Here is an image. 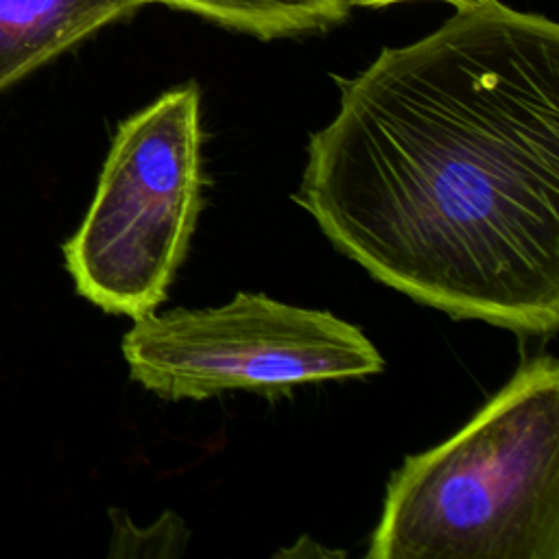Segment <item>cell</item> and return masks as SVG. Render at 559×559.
Returning a JSON list of instances; mask_svg holds the SVG:
<instances>
[{
  "instance_id": "cell-1",
  "label": "cell",
  "mask_w": 559,
  "mask_h": 559,
  "mask_svg": "<svg viewBox=\"0 0 559 559\" xmlns=\"http://www.w3.org/2000/svg\"><path fill=\"white\" fill-rule=\"evenodd\" d=\"M293 199L376 282L452 319L559 325V26L498 0L338 81Z\"/></svg>"
},
{
  "instance_id": "cell-2",
  "label": "cell",
  "mask_w": 559,
  "mask_h": 559,
  "mask_svg": "<svg viewBox=\"0 0 559 559\" xmlns=\"http://www.w3.org/2000/svg\"><path fill=\"white\" fill-rule=\"evenodd\" d=\"M369 559H559V362L539 354L389 478Z\"/></svg>"
},
{
  "instance_id": "cell-3",
  "label": "cell",
  "mask_w": 559,
  "mask_h": 559,
  "mask_svg": "<svg viewBox=\"0 0 559 559\" xmlns=\"http://www.w3.org/2000/svg\"><path fill=\"white\" fill-rule=\"evenodd\" d=\"M201 92H164L118 124L94 199L66 240L76 293L140 319L166 299L203 205Z\"/></svg>"
},
{
  "instance_id": "cell-4",
  "label": "cell",
  "mask_w": 559,
  "mask_h": 559,
  "mask_svg": "<svg viewBox=\"0 0 559 559\" xmlns=\"http://www.w3.org/2000/svg\"><path fill=\"white\" fill-rule=\"evenodd\" d=\"M122 356L131 380L173 402L223 391L277 397L301 384L384 369L360 328L260 293H238L218 308H175L133 319Z\"/></svg>"
},
{
  "instance_id": "cell-5",
  "label": "cell",
  "mask_w": 559,
  "mask_h": 559,
  "mask_svg": "<svg viewBox=\"0 0 559 559\" xmlns=\"http://www.w3.org/2000/svg\"><path fill=\"white\" fill-rule=\"evenodd\" d=\"M153 0H0V92Z\"/></svg>"
},
{
  "instance_id": "cell-6",
  "label": "cell",
  "mask_w": 559,
  "mask_h": 559,
  "mask_svg": "<svg viewBox=\"0 0 559 559\" xmlns=\"http://www.w3.org/2000/svg\"><path fill=\"white\" fill-rule=\"evenodd\" d=\"M197 13L221 26L260 39L286 37L334 26L349 13L347 0H153Z\"/></svg>"
},
{
  "instance_id": "cell-7",
  "label": "cell",
  "mask_w": 559,
  "mask_h": 559,
  "mask_svg": "<svg viewBox=\"0 0 559 559\" xmlns=\"http://www.w3.org/2000/svg\"><path fill=\"white\" fill-rule=\"evenodd\" d=\"M347 2H349V7H371V9H376V7H389V4H395V2H408V0H347ZM441 2H448L454 9H469V7H476L485 0H441Z\"/></svg>"
}]
</instances>
